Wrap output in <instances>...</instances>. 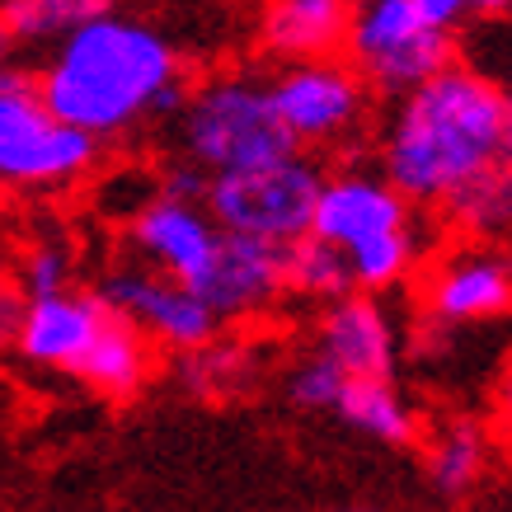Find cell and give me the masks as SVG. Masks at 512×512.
<instances>
[{"mask_svg": "<svg viewBox=\"0 0 512 512\" xmlns=\"http://www.w3.org/2000/svg\"><path fill=\"white\" fill-rule=\"evenodd\" d=\"M33 85L57 123L94 141L123 137L141 123H174L193 90L174 47L151 24L113 10L52 47Z\"/></svg>", "mask_w": 512, "mask_h": 512, "instance_id": "6da1fadb", "label": "cell"}, {"mask_svg": "<svg viewBox=\"0 0 512 512\" xmlns=\"http://www.w3.org/2000/svg\"><path fill=\"white\" fill-rule=\"evenodd\" d=\"M503 127L508 94L475 66L456 62L395 99L376 141V170L414 207H447L466 184L503 165Z\"/></svg>", "mask_w": 512, "mask_h": 512, "instance_id": "7a4b0ae2", "label": "cell"}, {"mask_svg": "<svg viewBox=\"0 0 512 512\" xmlns=\"http://www.w3.org/2000/svg\"><path fill=\"white\" fill-rule=\"evenodd\" d=\"M170 127L179 160L198 165L207 179L264 170V165H278L301 151L273 104V85L245 76V71L193 85L188 104Z\"/></svg>", "mask_w": 512, "mask_h": 512, "instance_id": "3957f363", "label": "cell"}, {"mask_svg": "<svg viewBox=\"0 0 512 512\" xmlns=\"http://www.w3.org/2000/svg\"><path fill=\"white\" fill-rule=\"evenodd\" d=\"M343 62L376 94L404 99L461 62V38L433 29L414 0H357Z\"/></svg>", "mask_w": 512, "mask_h": 512, "instance_id": "277c9868", "label": "cell"}, {"mask_svg": "<svg viewBox=\"0 0 512 512\" xmlns=\"http://www.w3.org/2000/svg\"><path fill=\"white\" fill-rule=\"evenodd\" d=\"M325 179L329 170L320 165V156L296 151V156L264 165V170L212 179L207 212L217 217L226 235H249V240H264V245L292 249L296 240L311 235Z\"/></svg>", "mask_w": 512, "mask_h": 512, "instance_id": "5b68a950", "label": "cell"}, {"mask_svg": "<svg viewBox=\"0 0 512 512\" xmlns=\"http://www.w3.org/2000/svg\"><path fill=\"white\" fill-rule=\"evenodd\" d=\"M268 85H273V104H278L282 123H287L292 141L306 156L353 146L362 137L367 118H372L376 90L343 57L282 66Z\"/></svg>", "mask_w": 512, "mask_h": 512, "instance_id": "8992f818", "label": "cell"}, {"mask_svg": "<svg viewBox=\"0 0 512 512\" xmlns=\"http://www.w3.org/2000/svg\"><path fill=\"white\" fill-rule=\"evenodd\" d=\"M94 160L99 141L57 123L29 76L0 90V188H66Z\"/></svg>", "mask_w": 512, "mask_h": 512, "instance_id": "52a82bcc", "label": "cell"}, {"mask_svg": "<svg viewBox=\"0 0 512 512\" xmlns=\"http://www.w3.org/2000/svg\"><path fill=\"white\" fill-rule=\"evenodd\" d=\"M90 292L99 296L113 315L132 320L156 348H170L174 357L198 353L207 343H217L221 329H226L193 287H184L179 278H165L156 268H146L141 259H118V264H109L94 278Z\"/></svg>", "mask_w": 512, "mask_h": 512, "instance_id": "ba28073f", "label": "cell"}, {"mask_svg": "<svg viewBox=\"0 0 512 512\" xmlns=\"http://www.w3.org/2000/svg\"><path fill=\"white\" fill-rule=\"evenodd\" d=\"M409 226H414V202L404 198L381 170H367V165L348 160L339 170H329L325 188H320L311 235L343 249V254H353V249L372 245L381 235L409 231Z\"/></svg>", "mask_w": 512, "mask_h": 512, "instance_id": "9c48e42d", "label": "cell"}, {"mask_svg": "<svg viewBox=\"0 0 512 512\" xmlns=\"http://www.w3.org/2000/svg\"><path fill=\"white\" fill-rule=\"evenodd\" d=\"M193 292L212 306L221 325L259 320L287 301V249L249 235H221L217 259L193 282Z\"/></svg>", "mask_w": 512, "mask_h": 512, "instance_id": "30bf717a", "label": "cell"}, {"mask_svg": "<svg viewBox=\"0 0 512 512\" xmlns=\"http://www.w3.org/2000/svg\"><path fill=\"white\" fill-rule=\"evenodd\" d=\"M221 235L226 231L202 202H179L165 198V193L127 221L132 259H141L146 268H156L165 278H179L184 287H193L207 273V264L217 259Z\"/></svg>", "mask_w": 512, "mask_h": 512, "instance_id": "8fae6325", "label": "cell"}, {"mask_svg": "<svg viewBox=\"0 0 512 512\" xmlns=\"http://www.w3.org/2000/svg\"><path fill=\"white\" fill-rule=\"evenodd\" d=\"M315 348L339 367L348 381H390L400 362L395 320L381 306V296L353 292L325 306L315 320Z\"/></svg>", "mask_w": 512, "mask_h": 512, "instance_id": "7c38bea8", "label": "cell"}, {"mask_svg": "<svg viewBox=\"0 0 512 512\" xmlns=\"http://www.w3.org/2000/svg\"><path fill=\"white\" fill-rule=\"evenodd\" d=\"M423 306L437 325H475L512 306V264L489 245L447 254L423 282Z\"/></svg>", "mask_w": 512, "mask_h": 512, "instance_id": "4fadbf2b", "label": "cell"}, {"mask_svg": "<svg viewBox=\"0 0 512 512\" xmlns=\"http://www.w3.org/2000/svg\"><path fill=\"white\" fill-rule=\"evenodd\" d=\"M104 320H109V306H104L90 287H76V292L29 301V315H24V329H19L15 353L24 357V362H33V367L76 376V367L94 348Z\"/></svg>", "mask_w": 512, "mask_h": 512, "instance_id": "5bb4252c", "label": "cell"}, {"mask_svg": "<svg viewBox=\"0 0 512 512\" xmlns=\"http://www.w3.org/2000/svg\"><path fill=\"white\" fill-rule=\"evenodd\" d=\"M357 0H268L259 19V43L282 66L343 57V38Z\"/></svg>", "mask_w": 512, "mask_h": 512, "instance_id": "9a60e30c", "label": "cell"}, {"mask_svg": "<svg viewBox=\"0 0 512 512\" xmlns=\"http://www.w3.org/2000/svg\"><path fill=\"white\" fill-rule=\"evenodd\" d=\"M151 367H156V343L146 339L132 320L109 311L94 348L76 367V376L90 390H99L104 400H127V395H137L151 381Z\"/></svg>", "mask_w": 512, "mask_h": 512, "instance_id": "2e32d148", "label": "cell"}, {"mask_svg": "<svg viewBox=\"0 0 512 512\" xmlns=\"http://www.w3.org/2000/svg\"><path fill=\"white\" fill-rule=\"evenodd\" d=\"M174 376H179V386H184L188 395H198V400H231V395L254 386L259 353H254L249 339H226V334H221L217 343H207L198 353L174 357Z\"/></svg>", "mask_w": 512, "mask_h": 512, "instance_id": "e0dca14e", "label": "cell"}, {"mask_svg": "<svg viewBox=\"0 0 512 512\" xmlns=\"http://www.w3.org/2000/svg\"><path fill=\"white\" fill-rule=\"evenodd\" d=\"M334 414L348 428L376 437V442H390V447H409L419 437V414L395 390V381H348Z\"/></svg>", "mask_w": 512, "mask_h": 512, "instance_id": "ac0fdd59", "label": "cell"}, {"mask_svg": "<svg viewBox=\"0 0 512 512\" xmlns=\"http://www.w3.org/2000/svg\"><path fill=\"white\" fill-rule=\"evenodd\" d=\"M353 268H348V254L325 240H296L287 249V301H306V306H334L343 296H353Z\"/></svg>", "mask_w": 512, "mask_h": 512, "instance_id": "d6986e66", "label": "cell"}, {"mask_svg": "<svg viewBox=\"0 0 512 512\" xmlns=\"http://www.w3.org/2000/svg\"><path fill=\"white\" fill-rule=\"evenodd\" d=\"M442 212L470 240H503V235H512V170L494 165L475 184L461 188Z\"/></svg>", "mask_w": 512, "mask_h": 512, "instance_id": "ffe728a7", "label": "cell"}, {"mask_svg": "<svg viewBox=\"0 0 512 512\" xmlns=\"http://www.w3.org/2000/svg\"><path fill=\"white\" fill-rule=\"evenodd\" d=\"M109 15V0H0V19L15 43H66L90 19Z\"/></svg>", "mask_w": 512, "mask_h": 512, "instance_id": "44dd1931", "label": "cell"}, {"mask_svg": "<svg viewBox=\"0 0 512 512\" xmlns=\"http://www.w3.org/2000/svg\"><path fill=\"white\" fill-rule=\"evenodd\" d=\"M484 461H489V442H484L480 423H470V419L442 423L437 437L428 442V475L451 498L475 489V480L484 475Z\"/></svg>", "mask_w": 512, "mask_h": 512, "instance_id": "7402d4cb", "label": "cell"}, {"mask_svg": "<svg viewBox=\"0 0 512 512\" xmlns=\"http://www.w3.org/2000/svg\"><path fill=\"white\" fill-rule=\"evenodd\" d=\"M423 259V235L419 226L409 231H395V235H381L372 245H362L348 254V268H353V287L367 296H381L390 287H400Z\"/></svg>", "mask_w": 512, "mask_h": 512, "instance_id": "603a6c76", "label": "cell"}, {"mask_svg": "<svg viewBox=\"0 0 512 512\" xmlns=\"http://www.w3.org/2000/svg\"><path fill=\"white\" fill-rule=\"evenodd\" d=\"M15 282L29 301L76 292V249L66 245V240H57V235H38V240H29V245L19 249Z\"/></svg>", "mask_w": 512, "mask_h": 512, "instance_id": "cb8c5ba5", "label": "cell"}, {"mask_svg": "<svg viewBox=\"0 0 512 512\" xmlns=\"http://www.w3.org/2000/svg\"><path fill=\"white\" fill-rule=\"evenodd\" d=\"M461 62L475 66L480 76H489L512 99V15L461 33Z\"/></svg>", "mask_w": 512, "mask_h": 512, "instance_id": "d4e9b609", "label": "cell"}, {"mask_svg": "<svg viewBox=\"0 0 512 512\" xmlns=\"http://www.w3.org/2000/svg\"><path fill=\"white\" fill-rule=\"evenodd\" d=\"M343 386H348V376L320 348L301 353L292 362V372H287V395H292L296 409H339Z\"/></svg>", "mask_w": 512, "mask_h": 512, "instance_id": "484cf974", "label": "cell"}, {"mask_svg": "<svg viewBox=\"0 0 512 512\" xmlns=\"http://www.w3.org/2000/svg\"><path fill=\"white\" fill-rule=\"evenodd\" d=\"M419 15L442 33L456 29H475V24H489V19H508L512 15V0H414Z\"/></svg>", "mask_w": 512, "mask_h": 512, "instance_id": "4316f807", "label": "cell"}, {"mask_svg": "<svg viewBox=\"0 0 512 512\" xmlns=\"http://www.w3.org/2000/svg\"><path fill=\"white\" fill-rule=\"evenodd\" d=\"M207 188H212V179H207L198 165H188V160H174V165L160 170V193H165V198L202 202V207H207Z\"/></svg>", "mask_w": 512, "mask_h": 512, "instance_id": "83f0119b", "label": "cell"}, {"mask_svg": "<svg viewBox=\"0 0 512 512\" xmlns=\"http://www.w3.org/2000/svg\"><path fill=\"white\" fill-rule=\"evenodd\" d=\"M24 315H29V296L19 292V282H15V278H5V282H0V353L19 343Z\"/></svg>", "mask_w": 512, "mask_h": 512, "instance_id": "f1b7e54d", "label": "cell"}, {"mask_svg": "<svg viewBox=\"0 0 512 512\" xmlns=\"http://www.w3.org/2000/svg\"><path fill=\"white\" fill-rule=\"evenodd\" d=\"M15 33H10V24L0 19V66H10V57H15Z\"/></svg>", "mask_w": 512, "mask_h": 512, "instance_id": "f546056e", "label": "cell"}, {"mask_svg": "<svg viewBox=\"0 0 512 512\" xmlns=\"http://www.w3.org/2000/svg\"><path fill=\"white\" fill-rule=\"evenodd\" d=\"M15 264H19V249H10L5 240H0V282L15 278Z\"/></svg>", "mask_w": 512, "mask_h": 512, "instance_id": "4dcf8cb0", "label": "cell"}, {"mask_svg": "<svg viewBox=\"0 0 512 512\" xmlns=\"http://www.w3.org/2000/svg\"><path fill=\"white\" fill-rule=\"evenodd\" d=\"M503 165L512 170V99H508V127H503Z\"/></svg>", "mask_w": 512, "mask_h": 512, "instance_id": "1f68e13d", "label": "cell"}, {"mask_svg": "<svg viewBox=\"0 0 512 512\" xmlns=\"http://www.w3.org/2000/svg\"><path fill=\"white\" fill-rule=\"evenodd\" d=\"M498 404H503V414H508V423H512V372L503 376V390H498Z\"/></svg>", "mask_w": 512, "mask_h": 512, "instance_id": "d6a6232c", "label": "cell"}, {"mask_svg": "<svg viewBox=\"0 0 512 512\" xmlns=\"http://www.w3.org/2000/svg\"><path fill=\"white\" fill-rule=\"evenodd\" d=\"M24 80V71H15V66H0V90H10V85H19Z\"/></svg>", "mask_w": 512, "mask_h": 512, "instance_id": "836d02e7", "label": "cell"}, {"mask_svg": "<svg viewBox=\"0 0 512 512\" xmlns=\"http://www.w3.org/2000/svg\"><path fill=\"white\" fill-rule=\"evenodd\" d=\"M343 512H376V508H343Z\"/></svg>", "mask_w": 512, "mask_h": 512, "instance_id": "e575fe53", "label": "cell"}]
</instances>
